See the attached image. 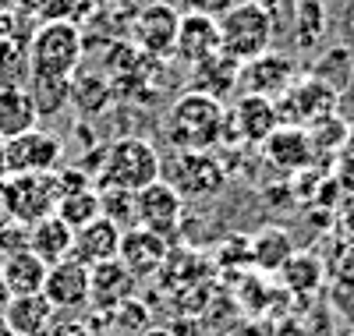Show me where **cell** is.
<instances>
[{
  "label": "cell",
  "mask_w": 354,
  "mask_h": 336,
  "mask_svg": "<svg viewBox=\"0 0 354 336\" xmlns=\"http://www.w3.org/2000/svg\"><path fill=\"white\" fill-rule=\"evenodd\" d=\"M227 110L220 100L188 93L177 96L167 110V138L177 152H209L216 142H223Z\"/></svg>",
  "instance_id": "cell-1"
},
{
  "label": "cell",
  "mask_w": 354,
  "mask_h": 336,
  "mask_svg": "<svg viewBox=\"0 0 354 336\" xmlns=\"http://www.w3.org/2000/svg\"><path fill=\"white\" fill-rule=\"evenodd\" d=\"M28 78H75L85 57V32L75 21H46L28 36Z\"/></svg>",
  "instance_id": "cell-2"
},
{
  "label": "cell",
  "mask_w": 354,
  "mask_h": 336,
  "mask_svg": "<svg viewBox=\"0 0 354 336\" xmlns=\"http://www.w3.org/2000/svg\"><path fill=\"white\" fill-rule=\"evenodd\" d=\"M163 177V160L153 142L138 135H124L110 145H103V163L96 174V188H121V192H142L145 185Z\"/></svg>",
  "instance_id": "cell-3"
},
{
  "label": "cell",
  "mask_w": 354,
  "mask_h": 336,
  "mask_svg": "<svg viewBox=\"0 0 354 336\" xmlns=\"http://www.w3.org/2000/svg\"><path fill=\"white\" fill-rule=\"evenodd\" d=\"M220 25V53L248 64V60L262 57L273 50V36H277V21L273 11L255 0H238L230 11H223L216 18Z\"/></svg>",
  "instance_id": "cell-4"
},
{
  "label": "cell",
  "mask_w": 354,
  "mask_h": 336,
  "mask_svg": "<svg viewBox=\"0 0 354 336\" xmlns=\"http://www.w3.org/2000/svg\"><path fill=\"white\" fill-rule=\"evenodd\" d=\"M163 180L188 202V198L220 195L227 185V174L213 152H177L170 163H163Z\"/></svg>",
  "instance_id": "cell-5"
},
{
  "label": "cell",
  "mask_w": 354,
  "mask_h": 336,
  "mask_svg": "<svg viewBox=\"0 0 354 336\" xmlns=\"http://www.w3.org/2000/svg\"><path fill=\"white\" fill-rule=\"evenodd\" d=\"M4 156H8V177H15V174H50L64 163V142H61V135H53V131L36 124V128L8 138Z\"/></svg>",
  "instance_id": "cell-6"
},
{
  "label": "cell",
  "mask_w": 354,
  "mask_h": 336,
  "mask_svg": "<svg viewBox=\"0 0 354 336\" xmlns=\"http://www.w3.org/2000/svg\"><path fill=\"white\" fill-rule=\"evenodd\" d=\"M177 25H181V8L167 4V0H153V4H142L131 15L128 36H131L135 50L145 57H170L174 39H177Z\"/></svg>",
  "instance_id": "cell-7"
},
{
  "label": "cell",
  "mask_w": 354,
  "mask_h": 336,
  "mask_svg": "<svg viewBox=\"0 0 354 336\" xmlns=\"http://www.w3.org/2000/svg\"><path fill=\"white\" fill-rule=\"evenodd\" d=\"M8 195H11V212L18 223H36L57 209L61 202V180L57 170L50 174H15L8 177Z\"/></svg>",
  "instance_id": "cell-8"
},
{
  "label": "cell",
  "mask_w": 354,
  "mask_h": 336,
  "mask_svg": "<svg viewBox=\"0 0 354 336\" xmlns=\"http://www.w3.org/2000/svg\"><path fill=\"white\" fill-rule=\"evenodd\" d=\"M181 216H185V198L163 177L145 185L142 192H135V227H145L170 241L181 230Z\"/></svg>",
  "instance_id": "cell-9"
},
{
  "label": "cell",
  "mask_w": 354,
  "mask_h": 336,
  "mask_svg": "<svg viewBox=\"0 0 354 336\" xmlns=\"http://www.w3.org/2000/svg\"><path fill=\"white\" fill-rule=\"evenodd\" d=\"M333 106H337V93L319 78H294V85L277 100L280 124H298V128H308L315 120L330 117Z\"/></svg>",
  "instance_id": "cell-10"
},
{
  "label": "cell",
  "mask_w": 354,
  "mask_h": 336,
  "mask_svg": "<svg viewBox=\"0 0 354 336\" xmlns=\"http://www.w3.org/2000/svg\"><path fill=\"white\" fill-rule=\"evenodd\" d=\"M277 128H280L277 100H266V96H252V93H245L238 103L227 110L223 138H227V131H234V135H238L241 142H248V145H262Z\"/></svg>",
  "instance_id": "cell-11"
},
{
  "label": "cell",
  "mask_w": 354,
  "mask_h": 336,
  "mask_svg": "<svg viewBox=\"0 0 354 336\" xmlns=\"http://www.w3.org/2000/svg\"><path fill=\"white\" fill-rule=\"evenodd\" d=\"M170 255V241L145 230V227H128L121 230V248H117V262H121L135 280H149L163 269Z\"/></svg>",
  "instance_id": "cell-12"
},
{
  "label": "cell",
  "mask_w": 354,
  "mask_h": 336,
  "mask_svg": "<svg viewBox=\"0 0 354 336\" xmlns=\"http://www.w3.org/2000/svg\"><path fill=\"white\" fill-rule=\"evenodd\" d=\"M294 78H298L294 60L290 57H280L273 50L255 57V60H248V64H241V75H238V82L245 85V93L266 96V100H280L287 88L294 85Z\"/></svg>",
  "instance_id": "cell-13"
},
{
  "label": "cell",
  "mask_w": 354,
  "mask_h": 336,
  "mask_svg": "<svg viewBox=\"0 0 354 336\" xmlns=\"http://www.w3.org/2000/svg\"><path fill=\"white\" fill-rule=\"evenodd\" d=\"M43 297L53 304V312L88 308V265H82L75 259L53 262L43 280Z\"/></svg>",
  "instance_id": "cell-14"
},
{
  "label": "cell",
  "mask_w": 354,
  "mask_h": 336,
  "mask_svg": "<svg viewBox=\"0 0 354 336\" xmlns=\"http://www.w3.org/2000/svg\"><path fill=\"white\" fill-rule=\"evenodd\" d=\"M220 53V25L209 15H195L181 11V25H177V39H174V57L185 64H198V60Z\"/></svg>",
  "instance_id": "cell-15"
},
{
  "label": "cell",
  "mask_w": 354,
  "mask_h": 336,
  "mask_svg": "<svg viewBox=\"0 0 354 336\" xmlns=\"http://www.w3.org/2000/svg\"><path fill=\"white\" fill-rule=\"evenodd\" d=\"M262 152L280 174H301L312 167L315 160V149H312V138L305 128L298 124H280L270 138L262 142Z\"/></svg>",
  "instance_id": "cell-16"
},
{
  "label": "cell",
  "mask_w": 354,
  "mask_h": 336,
  "mask_svg": "<svg viewBox=\"0 0 354 336\" xmlns=\"http://www.w3.org/2000/svg\"><path fill=\"white\" fill-rule=\"evenodd\" d=\"M135 287H138V280L117 259L100 262V265L88 269V308L113 312L117 304H124L128 297H135Z\"/></svg>",
  "instance_id": "cell-17"
},
{
  "label": "cell",
  "mask_w": 354,
  "mask_h": 336,
  "mask_svg": "<svg viewBox=\"0 0 354 336\" xmlns=\"http://www.w3.org/2000/svg\"><path fill=\"white\" fill-rule=\"evenodd\" d=\"M117 248H121V227L110 223L106 216L93 220L75 230V241H71V259L82 262V265H100V262H110L117 259Z\"/></svg>",
  "instance_id": "cell-18"
},
{
  "label": "cell",
  "mask_w": 354,
  "mask_h": 336,
  "mask_svg": "<svg viewBox=\"0 0 354 336\" xmlns=\"http://www.w3.org/2000/svg\"><path fill=\"white\" fill-rule=\"evenodd\" d=\"M71 241H75V230L57 216V212L28 223V252H32L36 259H43L46 265L71 259Z\"/></svg>",
  "instance_id": "cell-19"
},
{
  "label": "cell",
  "mask_w": 354,
  "mask_h": 336,
  "mask_svg": "<svg viewBox=\"0 0 354 336\" xmlns=\"http://www.w3.org/2000/svg\"><path fill=\"white\" fill-rule=\"evenodd\" d=\"M238 75H241V64L238 60H230L223 53H213L192 64V93H202V96H213L223 103L227 93H234V85H238Z\"/></svg>",
  "instance_id": "cell-20"
},
{
  "label": "cell",
  "mask_w": 354,
  "mask_h": 336,
  "mask_svg": "<svg viewBox=\"0 0 354 336\" xmlns=\"http://www.w3.org/2000/svg\"><path fill=\"white\" fill-rule=\"evenodd\" d=\"M4 319L15 329V336H46L53 326V304L43 294H21L8 301Z\"/></svg>",
  "instance_id": "cell-21"
},
{
  "label": "cell",
  "mask_w": 354,
  "mask_h": 336,
  "mask_svg": "<svg viewBox=\"0 0 354 336\" xmlns=\"http://www.w3.org/2000/svg\"><path fill=\"white\" fill-rule=\"evenodd\" d=\"M36 124H39V113H36L32 96H28L25 85L0 88V142H8Z\"/></svg>",
  "instance_id": "cell-22"
},
{
  "label": "cell",
  "mask_w": 354,
  "mask_h": 336,
  "mask_svg": "<svg viewBox=\"0 0 354 336\" xmlns=\"http://www.w3.org/2000/svg\"><path fill=\"white\" fill-rule=\"evenodd\" d=\"M46 262L36 259L32 252H18L11 259H0V277H4L11 297H21V294H43V280H46Z\"/></svg>",
  "instance_id": "cell-23"
},
{
  "label": "cell",
  "mask_w": 354,
  "mask_h": 336,
  "mask_svg": "<svg viewBox=\"0 0 354 336\" xmlns=\"http://www.w3.org/2000/svg\"><path fill=\"white\" fill-rule=\"evenodd\" d=\"M290 255H294V241L280 227H266L255 237H248V262H255L262 272H280Z\"/></svg>",
  "instance_id": "cell-24"
},
{
  "label": "cell",
  "mask_w": 354,
  "mask_h": 336,
  "mask_svg": "<svg viewBox=\"0 0 354 336\" xmlns=\"http://www.w3.org/2000/svg\"><path fill=\"white\" fill-rule=\"evenodd\" d=\"M15 11L36 25L46 21H88L93 15V0H18Z\"/></svg>",
  "instance_id": "cell-25"
},
{
  "label": "cell",
  "mask_w": 354,
  "mask_h": 336,
  "mask_svg": "<svg viewBox=\"0 0 354 336\" xmlns=\"http://www.w3.org/2000/svg\"><path fill=\"white\" fill-rule=\"evenodd\" d=\"M53 212H57V216H61L71 230L100 220V216H103V209H100V188L88 185V188H78V192H64Z\"/></svg>",
  "instance_id": "cell-26"
},
{
  "label": "cell",
  "mask_w": 354,
  "mask_h": 336,
  "mask_svg": "<svg viewBox=\"0 0 354 336\" xmlns=\"http://www.w3.org/2000/svg\"><path fill=\"white\" fill-rule=\"evenodd\" d=\"M25 88H28V96H32L39 120L71 106V78H28Z\"/></svg>",
  "instance_id": "cell-27"
},
{
  "label": "cell",
  "mask_w": 354,
  "mask_h": 336,
  "mask_svg": "<svg viewBox=\"0 0 354 336\" xmlns=\"http://www.w3.org/2000/svg\"><path fill=\"white\" fill-rule=\"evenodd\" d=\"M71 103L82 117H96L110 106V82L103 75H75L71 78Z\"/></svg>",
  "instance_id": "cell-28"
},
{
  "label": "cell",
  "mask_w": 354,
  "mask_h": 336,
  "mask_svg": "<svg viewBox=\"0 0 354 336\" xmlns=\"http://www.w3.org/2000/svg\"><path fill=\"white\" fill-rule=\"evenodd\" d=\"M280 277H283V287L290 294H312L319 283H322V262L315 255H305V252H294L283 269H280Z\"/></svg>",
  "instance_id": "cell-29"
},
{
  "label": "cell",
  "mask_w": 354,
  "mask_h": 336,
  "mask_svg": "<svg viewBox=\"0 0 354 336\" xmlns=\"http://www.w3.org/2000/svg\"><path fill=\"white\" fill-rule=\"evenodd\" d=\"M28 43L21 39H4L0 43V88L25 85L28 82Z\"/></svg>",
  "instance_id": "cell-30"
},
{
  "label": "cell",
  "mask_w": 354,
  "mask_h": 336,
  "mask_svg": "<svg viewBox=\"0 0 354 336\" xmlns=\"http://www.w3.org/2000/svg\"><path fill=\"white\" fill-rule=\"evenodd\" d=\"M351 68H354V53L344 50V46H337V50H330L315 64V75L312 78H319L322 85H330L333 93H344L347 82H351Z\"/></svg>",
  "instance_id": "cell-31"
},
{
  "label": "cell",
  "mask_w": 354,
  "mask_h": 336,
  "mask_svg": "<svg viewBox=\"0 0 354 336\" xmlns=\"http://www.w3.org/2000/svg\"><path fill=\"white\" fill-rule=\"evenodd\" d=\"M100 209L110 223H117L121 230L135 227V192H121V188H100Z\"/></svg>",
  "instance_id": "cell-32"
},
{
  "label": "cell",
  "mask_w": 354,
  "mask_h": 336,
  "mask_svg": "<svg viewBox=\"0 0 354 336\" xmlns=\"http://www.w3.org/2000/svg\"><path fill=\"white\" fill-rule=\"evenodd\" d=\"M305 131H308V138H312L315 156H326V152H333V149H340V145H344L347 124H344V120H337V113H330V117L315 120V124H308Z\"/></svg>",
  "instance_id": "cell-33"
},
{
  "label": "cell",
  "mask_w": 354,
  "mask_h": 336,
  "mask_svg": "<svg viewBox=\"0 0 354 336\" xmlns=\"http://www.w3.org/2000/svg\"><path fill=\"white\" fill-rule=\"evenodd\" d=\"M110 319L124 333H145L149 329V308H145V301H138V297H128L124 304H117L110 312Z\"/></svg>",
  "instance_id": "cell-34"
},
{
  "label": "cell",
  "mask_w": 354,
  "mask_h": 336,
  "mask_svg": "<svg viewBox=\"0 0 354 336\" xmlns=\"http://www.w3.org/2000/svg\"><path fill=\"white\" fill-rule=\"evenodd\" d=\"M28 248V223H8L0 227V259H11Z\"/></svg>",
  "instance_id": "cell-35"
},
{
  "label": "cell",
  "mask_w": 354,
  "mask_h": 336,
  "mask_svg": "<svg viewBox=\"0 0 354 336\" xmlns=\"http://www.w3.org/2000/svg\"><path fill=\"white\" fill-rule=\"evenodd\" d=\"M333 216H337V230L354 244V195H344V198L333 205Z\"/></svg>",
  "instance_id": "cell-36"
},
{
  "label": "cell",
  "mask_w": 354,
  "mask_h": 336,
  "mask_svg": "<svg viewBox=\"0 0 354 336\" xmlns=\"http://www.w3.org/2000/svg\"><path fill=\"white\" fill-rule=\"evenodd\" d=\"M238 0H181L185 11H195V15H209V18H220L223 11H230Z\"/></svg>",
  "instance_id": "cell-37"
},
{
  "label": "cell",
  "mask_w": 354,
  "mask_h": 336,
  "mask_svg": "<svg viewBox=\"0 0 354 336\" xmlns=\"http://www.w3.org/2000/svg\"><path fill=\"white\" fill-rule=\"evenodd\" d=\"M46 336H100V333L82 319H64V322H53Z\"/></svg>",
  "instance_id": "cell-38"
},
{
  "label": "cell",
  "mask_w": 354,
  "mask_h": 336,
  "mask_svg": "<svg viewBox=\"0 0 354 336\" xmlns=\"http://www.w3.org/2000/svg\"><path fill=\"white\" fill-rule=\"evenodd\" d=\"M333 180H337V188L344 195H354V160L351 156H340V163L333 170Z\"/></svg>",
  "instance_id": "cell-39"
},
{
  "label": "cell",
  "mask_w": 354,
  "mask_h": 336,
  "mask_svg": "<svg viewBox=\"0 0 354 336\" xmlns=\"http://www.w3.org/2000/svg\"><path fill=\"white\" fill-rule=\"evenodd\" d=\"M8 223H18L15 220V212H11V195H8V177L0 180V227H8Z\"/></svg>",
  "instance_id": "cell-40"
},
{
  "label": "cell",
  "mask_w": 354,
  "mask_h": 336,
  "mask_svg": "<svg viewBox=\"0 0 354 336\" xmlns=\"http://www.w3.org/2000/svg\"><path fill=\"white\" fill-rule=\"evenodd\" d=\"M340 156H351V160H354V120L347 124V135H344V145H340Z\"/></svg>",
  "instance_id": "cell-41"
},
{
  "label": "cell",
  "mask_w": 354,
  "mask_h": 336,
  "mask_svg": "<svg viewBox=\"0 0 354 336\" xmlns=\"http://www.w3.org/2000/svg\"><path fill=\"white\" fill-rule=\"evenodd\" d=\"M8 301H11V290H8V283H4V277H0V312L8 308Z\"/></svg>",
  "instance_id": "cell-42"
},
{
  "label": "cell",
  "mask_w": 354,
  "mask_h": 336,
  "mask_svg": "<svg viewBox=\"0 0 354 336\" xmlns=\"http://www.w3.org/2000/svg\"><path fill=\"white\" fill-rule=\"evenodd\" d=\"M8 177V156H4V142H0V180Z\"/></svg>",
  "instance_id": "cell-43"
},
{
  "label": "cell",
  "mask_w": 354,
  "mask_h": 336,
  "mask_svg": "<svg viewBox=\"0 0 354 336\" xmlns=\"http://www.w3.org/2000/svg\"><path fill=\"white\" fill-rule=\"evenodd\" d=\"M0 336H15V329H11L8 319H4V312H0Z\"/></svg>",
  "instance_id": "cell-44"
},
{
  "label": "cell",
  "mask_w": 354,
  "mask_h": 336,
  "mask_svg": "<svg viewBox=\"0 0 354 336\" xmlns=\"http://www.w3.org/2000/svg\"><path fill=\"white\" fill-rule=\"evenodd\" d=\"M15 4H18V0H0V15H4V11H15Z\"/></svg>",
  "instance_id": "cell-45"
},
{
  "label": "cell",
  "mask_w": 354,
  "mask_h": 336,
  "mask_svg": "<svg viewBox=\"0 0 354 336\" xmlns=\"http://www.w3.org/2000/svg\"><path fill=\"white\" fill-rule=\"evenodd\" d=\"M149 4H153V0H149Z\"/></svg>",
  "instance_id": "cell-46"
}]
</instances>
